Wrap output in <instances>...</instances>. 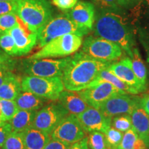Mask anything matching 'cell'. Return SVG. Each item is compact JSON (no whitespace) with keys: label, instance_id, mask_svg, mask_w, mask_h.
Segmentation results:
<instances>
[{"label":"cell","instance_id":"6da1fadb","mask_svg":"<svg viewBox=\"0 0 149 149\" xmlns=\"http://www.w3.org/2000/svg\"><path fill=\"white\" fill-rule=\"evenodd\" d=\"M111 63L102 62L80 51L72 56L64 70L62 81L67 91L79 92L88 88L102 70Z\"/></svg>","mask_w":149,"mask_h":149},{"label":"cell","instance_id":"7a4b0ae2","mask_svg":"<svg viewBox=\"0 0 149 149\" xmlns=\"http://www.w3.org/2000/svg\"><path fill=\"white\" fill-rule=\"evenodd\" d=\"M95 35L118 44L131 57L133 38L127 24L119 15L112 12L102 13L93 25Z\"/></svg>","mask_w":149,"mask_h":149},{"label":"cell","instance_id":"3957f363","mask_svg":"<svg viewBox=\"0 0 149 149\" xmlns=\"http://www.w3.org/2000/svg\"><path fill=\"white\" fill-rule=\"evenodd\" d=\"M17 15L24 25L37 33L52 18L53 9L48 0H17Z\"/></svg>","mask_w":149,"mask_h":149},{"label":"cell","instance_id":"277c9868","mask_svg":"<svg viewBox=\"0 0 149 149\" xmlns=\"http://www.w3.org/2000/svg\"><path fill=\"white\" fill-rule=\"evenodd\" d=\"M91 30L75 24L66 14L52 17L37 31V44L42 48L57 37L66 34H74L83 37Z\"/></svg>","mask_w":149,"mask_h":149},{"label":"cell","instance_id":"5b68a950","mask_svg":"<svg viewBox=\"0 0 149 149\" xmlns=\"http://www.w3.org/2000/svg\"><path fill=\"white\" fill-rule=\"evenodd\" d=\"M82 37L74 34H66L51 40L40 51L30 55V59L66 57L76 53L82 45Z\"/></svg>","mask_w":149,"mask_h":149},{"label":"cell","instance_id":"8992f818","mask_svg":"<svg viewBox=\"0 0 149 149\" xmlns=\"http://www.w3.org/2000/svg\"><path fill=\"white\" fill-rule=\"evenodd\" d=\"M22 91L32 93L40 97L56 101L64 86L62 77H40L26 75L22 79Z\"/></svg>","mask_w":149,"mask_h":149},{"label":"cell","instance_id":"52a82bcc","mask_svg":"<svg viewBox=\"0 0 149 149\" xmlns=\"http://www.w3.org/2000/svg\"><path fill=\"white\" fill-rule=\"evenodd\" d=\"M71 57L61 59L43 58L39 59H22V72L30 76L40 77H62L64 70Z\"/></svg>","mask_w":149,"mask_h":149},{"label":"cell","instance_id":"ba28073f","mask_svg":"<svg viewBox=\"0 0 149 149\" xmlns=\"http://www.w3.org/2000/svg\"><path fill=\"white\" fill-rule=\"evenodd\" d=\"M81 51L97 60L107 63L117 60L122 55V48L118 44L94 36L85 39Z\"/></svg>","mask_w":149,"mask_h":149},{"label":"cell","instance_id":"9c48e42d","mask_svg":"<svg viewBox=\"0 0 149 149\" xmlns=\"http://www.w3.org/2000/svg\"><path fill=\"white\" fill-rule=\"evenodd\" d=\"M69 115L58 102L44 106L37 111L33 127L51 135L63 119Z\"/></svg>","mask_w":149,"mask_h":149},{"label":"cell","instance_id":"30bf717a","mask_svg":"<svg viewBox=\"0 0 149 149\" xmlns=\"http://www.w3.org/2000/svg\"><path fill=\"white\" fill-rule=\"evenodd\" d=\"M85 133L77 116L69 114L56 126L51 136V139L72 145L84 138Z\"/></svg>","mask_w":149,"mask_h":149},{"label":"cell","instance_id":"8fae6325","mask_svg":"<svg viewBox=\"0 0 149 149\" xmlns=\"http://www.w3.org/2000/svg\"><path fill=\"white\" fill-rule=\"evenodd\" d=\"M141 97L132 94H118L112 97L102 104L99 109L106 117L113 118L121 115H130L140 106Z\"/></svg>","mask_w":149,"mask_h":149},{"label":"cell","instance_id":"7c38bea8","mask_svg":"<svg viewBox=\"0 0 149 149\" xmlns=\"http://www.w3.org/2000/svg\"><path fill=\"white\" fill-rule=\"evenodd\" d=\"M127 94L119 91L111 84L100 81L79 91L78 94L89 107L100 109L101 106L112 97L118 94Z\"/></svg>","mask_w":149,"mask_h":149},{"label":"cell","instance_id":"4fadbf2b","mask_svg":"<svg viewBox=\"0 0 149 149\" xmlns=\"http://www.w3.org/2000/svg\"><path fill=\"white\" fill-rule=\"evenodd\" d=\"M85 132H102L105 133L111 127L112 118L106 117L99 109L89 107L77 116Z\"/></svg>","mask_w":149,"mask_h":149},{"label":"cell","instance_id":"5bb4252c","mask_svg":"<svg viewBox=\"0 0 149 149\" xmlns=\"http://www.w3.org/2000/svg\"><path fill=\"white\" fill-rule=\"evenodd\" d=\"M9 33L15 42L17 56L27 55L37 44V33L30 31L22 22Z\"/></svg>","mask_w":149,"mask_h":149},{"label":"cell","instance_id":"9a60e30c","mask_svg":"<svg viewBox=\"0 0 149 149\" xmlns=\"http://www.w3.org/2000/svg\"><path fill=\"white\" fill-rule=\"evenodd\" d=\"M107 69L120 78L124 82L133 87L139 93L146 91L136 77L132 68V61L130 57H126L118 62L111 63Z\"/></svg>","mask_w":149,"mask_h":149},{"label":"cell","instance_id":"2e32d148","mask_svg":"<svg viewBox=\"0 0 149 149\" xmlns=\"http://www.w3.org/2000/svg\"><path fill=\"white\" fill-rule=\"evenodd\" d=\"M66 15L74 23L92 30L95 21V6L88 1H78L73 8L66 13Z\"/></svg>","mask_w":149,"mask_h":149},{"label":"cell","instance_id":"e0dca14e","mask_svg":"<svg viewBox=\"0 0 149 149\" xmlns=\"http://www.w3.org/2000/svg\"><path fill=\"white\" fill-rule=\"evenodd\" d=\"M58 102L69 114L77 116L90 107L76 92L63 91L58 98Z\"/></svg>","mask_w":149,"mask_h":149},{"label":"cell","instance_id":"ac0fdd59","mask_svg":"<svg viewBox=\"0 0 149 149\" xmlns=\"http://www.w3.org/2000/svg\"><path fill=\"white\" fill-rule=\"evenodd\" d=\"M133 128L147 145L149 143V115L139 106L130 114Z\"/></svg>","mask_w":149,"mask_h":149},{"label":"cell","instance_id":"d6986e66","mask_svg":"<svg viewBox=\"0 0 149 149\" xmlns=\"http://www.w3.org/2000/svg\"><path fill=\"white\" fill-rule=\"evenodd\" d=\"M22 133L26 149H44L51 139L50 134L33 127L28 128Z\"/></svg>","mask_w":149,"mask_h":149},{"label":"cell","instance_id":"ffe728a7","mask_svg":"<svg viewBox=\"0 0 149 149\" xmlns=\"http://www.w3.org/2000/svg\"><path fill=\"white\" fill-rule=\"evenodd\" d=\"M22 78L13 74L0 86V100H15L22 91Z\"/></svg>","mask_w":149,"mask_h":149},{"label":"cell","instance_id":"44dd1931","mask_svg":"<svg viewBox=\"0 0 149 149\" xmlns=\"http://www.w3.org/2000/svg\"><path fill=\"white\" fill-rule=\"evenodd\" d=\"M47 101L48 100L26 91L21 92L15 100L19 110L37 111L44 107Z\"/></svg>","mask_w":149,"mask_h":149},{"label":"cell","instance_id":"7402d4cb","mask_svg":"<svg viewBox=\"0 0 149 149\" xmlns=\"http://www.w3.org/2000/svg\"><path fill=\"white\" fill-rule=\"evenodd\" d=\"M37 111L19 110L13 118L10 121L13 131L22 133L28 128L33 127Z\"/></svg>","mask_w":149,"mask_h":149},{"label":"cell","instance_id":"603a6c76","mask_svg":"<svg viewBox=\"0 0 149 149\" xmlns=\"http://www.w3.org/2000/svg\"><path fill=\"white\" fill-rule=\"evenodd\" d=\"M100 81H107V82L111 84L117 89L124 93H129V94L132 95H136L139 93L135 88L124 82L122 80H121L120 78L115 76L114 74L112 73L109 70H108L107 68L102 70L100 72L97 79L95 80L89 86L95 84L98 82H100Z\"/></svg>","mask_w":149,"mask_h":149},{"label":"cell","instance_id":"cb8c5ba5","mask_svg":"<svg viewBox=\"0 0 149 149\" xmlns=\"http://www.w3.org/2000/svg\"><path fill=\"white\" fill-rule=\"evenodd\" d=\"M130 59L132 61V68L136 77L139 80L141 86L146 90L147 70L137 48H133V55Z\"/></svg>","mask_w":149,"mask_h":149},{"label":"cell","instance_id":"d4e9b609","mask_svg":"<svg viewBox=\"0 0 149 149\" xmlns=\"http://www.w3.org/2000/svg\"><path fill=\"white\" fill-rule=\"evenodd\" d=\"M19 110V109L15 100H0V111L5 122H10Z\"/></svg>","mask_w":149,"mask_h":149},{"label":"cell","instance_id":"484cf974","mask_svg":"<svg viewBox=\"0 0 149 149\" xmlns=\"http://www.w3.org/2000/svg\"><path fill=\"white\" fill-rule=\"evenodd\" d=\"M1 149H26L23 133L12 131L3 143Z\"/></svg>","mask_w":149,"mask_h":149},{"label":"cell","instance_id":"4316f807","mask_svg":"<svg viewBox=\"0 0 149 149\" xmlns=\"http://www.w3.org/2000/svg\"><path fill=\"white\" fill-rule=\"evenodd\" d=\"M88 138L91 149H111L104 133L98 131L92 132L89 134Z\"/></svg>","mask_w":149,"mask_h":149},{"label":"cell","instance_id":"83f0119b","mask_svg":"<svg viewBox=\"0 0 149 149\" xmlns=\"http://www.w3.org/2000/svg\"><path fill=\"white\" fill-rule=\"evenodd\" d=\"M0 48L10 57L17 56L15 42L10 33L0 35Z\"/></svg>","mask_w":149,"mask_h":149},{"label":"cell","instance_id":"f1b7e54d","mask_svg":"<svg viewBox=\"0 0 149 149\" xmlns=\"http://www.w3.org/2000/svg\"><path fill=\"white\" fill-rule=\"evenodd\" d=\"M19 18L16 14L0 16V35L9 33L19 23Z\"/></svg>","mask_w":149,"mask_h":149},{"label":"cell","instance_id":"f546056e","mask_svg":"<svg viewBox=\"0 0 149 149\" xmlns=\"http://www.w3.org/2000/svg\"><path fill=\"white\" fill-rule=\"evenodd\" d=\"M111 126L122 133L128 131V130L133 128L130 115H121L113 117Z\"/></svg>","mask_w":149,"mask_h":149},{"label":"cell","instance_id":"4dcf8cb0","mask_svg":"<svg viewBox=\"0 0 149 149\" xmlns=\"http://www.w3.org/2000/svg\"><path fill=\"white\" fill-rule=\"evenodd\" d=\"M108 144L111 149H117L122 140L124 133L115 129L113 127H110L105 133Z\"/></svg>","mask_w":149,"mask_h":149},{"label":"cell","instance_id":"1f68e13d","mask_svg":"<svg viewBox=\"0 0 149 149\" xmlns=\"http://www.w3.org/2000/svg\"><path fill=\"white\" fill-rule=\"evenodd\" d=\"M139 136L133 128L124 133L122 140L117 149H135L136 142Z\"/></svg>","mask_w":149,"mask_h":149},{"label":"cell","instance_id":"d6a6232c","mask_svg":"<svg viewBox=\"0 0 149 149\" xmlns=\"http://www.w3.org/2000/svg\"><path fill=\"white\" fill-rule=\"evenodd\" d=\"M17 11V0L0 1V16L8 14H16Z\"/></svg>","mask_w":149,"mask_h":149},{"label":"cell","instance_id":"836d02e7","mask_svg":"<svg viewBox=\"0 0 149 149\" xmlns=\"http://www.w3.org/2000/svg\"><path fill=\"white\" fill-rule=\"evenodd\" d=\"M53 5L61 10H69L73 8L78 0H52Z\"/></svg>","mask_w":149,"mask_h":149},{"label":"cell","instance_id":"e575fe53","mask_svg":"<svg viewBox=\"0 0 149 149\" xmlns=\"http://www.w3.org/2000/svg\"><path fill=\"white\" fill-rule=\"evenodd\" d=\"M13 66L10 65H0V86L6 81V79L13 74L11 71Z\"/></svg>","mask_w":149,"mask_h":149},{"label":"cell","instance_id":"d590c367","mask_svg":"<svg viewBox=\"0 0 149 149\" xmlns=\"http://www.w3.org/2000/svg\"><path fill=\"white\" fill-rule=\"evenodd\" d=\"M13 131L10 123H6L0 127V148L3 146L8 136Z\"/></svg>","mask_w":149,"mask_h":149},{"label":"cell","instance_id":"8d00e7d4","mask_svg":"<svg viewBox=\"0 0 149 149\" xmlns=\"http://www.w3.org/2000/svg\"><path fill=\"white\" fill-rule=\"evenodd\" d=\"M71 145L64 144L61 141L51 139L44 149H68Z\"/></svg>","mask_w":149,"mask_h":149},{"label":"cell","instance_id":"74e56055","mask_svg":"<svg viewBox=\"0 0 149 149\" xmlns=\"http://www.w3.org/2000/svg\"><path fill=\"white\" fill-rule=\"evenodd\" d=\"M100 6L104 8H116L119 4L118 0H93Z\"/></svg>","mask_w":149,"mask_h":149},{"label":"cell","instance_id":"f35d334b","mask_svg":"<svg viewBox=\"0 0 149 149\" xmlns=\"http://www.w3.org/2000/svg\"><path fill=\"white\" fill-rule=\"evenodd\" d=\"M68 149H89L88 137H85L80 141L72 144Z\"/></svg>","mask_w":149,"mask_h":149},{"label":"cell","instance_id":"ab89813d","mask_svg":"<svg viewBox=\"0 0 149 149\" xmlns=\"http://www.w3.org/2000/svg\"><path fill=\"white\" fill-rule=\"evenodd\" d=\"M0 65L13 66V60L11 58L10 56L7 55L1 48H0Z\"/></svg>","mask_w":149,"mask_h":149},{"label":"cell","instance_id":"60d3db41","mask_svg":"<svg viewBox=\"0 0 149 149\" xmlns=\"http://www.w3.org/2000/svg\"><path fill=\"white\" fill-rule=\"evenodd\" d=\"M140 106L149 115V93L141 97Z\"/></svg>","mask_w":149,"mask_h":149},{"label":"cell","instance_id":"b9f144b4","mask_svg":"<svg viewBox=\"0 0 149 149\" xmlns=\"http://www.w3.org/2000/svg\"><path fill=\"white\" fill-rule=\"evenodd\" d=\"M6 123L3 120V117H2V115H1V111H0V127H1V126H3V124H5Z\"/></svg>","mask_w":149,"mask_h":149},{"label":"cell","instance_id":"7bdbcfd3","mask_svg":"<svg viewBox=\"0 0 149 149\" xmlns=\"http://www.w3.org/2000/svg\"><path fill=\"white\" fill-rule=\"evenodd\" d=\"M119 1V3H126L127 2V1H130V0H118Z\"/></svg>","mask_w":149,"mask_h":149},{"label":"cell","instance_id":"ee69618b","mask_svg":"<svg viewBox=\"0 0 149 149\" xmlns=\"http://www.w3.org/2000/svg\"><path fill=\"white\" fill-rule=\"evenodd\" d=\"M0 1H11V0H0Z\"/></svg>","mask_w":149,"mask_h":149},{"label":"cell","instance_id":"f6af8a7d","mask_svg":"<svg viewBox=\"0 0 149 149\" xmlns=\"http://www.w3.org/2000/svg\"><path fill=\"white\" fill-rule=\"evenodd\" d=\"M147 148H148V149H149V144L147 145Z\"/></svg>","mask_w":149,"mask_h":149},{"label":"cell","instance_id":"bcb514c9","mask_svg":"<svg viewBox=\"0 0 149 149\" xmlns=\"http://www.w3.org/2000/svg\"><path fill=\"white\" fill-rule=\"evenodd\" d=\"M148 3H149V0H148Z\"/></svg>","mask_w":149,"mask_h":149},{"label":"cell","instance_id":"7dc6e473","mask_svg":"<svg viewBox=\"0 0 149 149\" xmlns=\"http://www.w3.org/2000/svg\"><path fill=\"white\" fill-rule=\"evenodd\" d=\"M148 144H149V143H148ZM148 144H147V145H148ZM147 145H146V146H147Z\"/></svg>","mask_w":149,"mask_h":149},{"label":"cell","instance_id":"c3c4849f","mask_svg":"<svg viewBox=\"0 0 149 149\" xmlns=\"http://www.w3.org/2000/svg\"><path fill=\"white\" fill-rule=\"evenodd\" d=\"M0 149H1V148H0Z\"/></svg>","mask_w":149,"mask_h":149}]
</instances>
